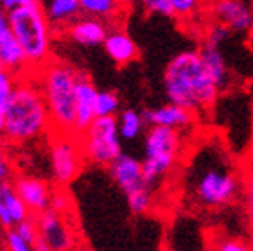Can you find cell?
<instances>
[{
    "mask_svg": "<svg viewBox=\"0 0 253 251\" xmlns=\"http://www.w3.org/2000/svg\"><path fill=\"white\" fill-rule=\"evenodd\" d=\"M183 198L198 210H221L243 194V176L221 138L210 135L194 145L183 162Z\"/></svg>",
    "mask_w": 253,
    "mask_h": 251,
    "instance_id": "cell-1",
    "label": "cell"
},
{
    "mask_svg": "<svg viewBox=\"0 0 253 251\" xmlns=\"http://www.w3.org/2000/svg\"><path fill=\"white\" fill-rule=\"evenodd\" d=\"M162 83L167 102L187 108L192 113L210 110L221 95V88L210 78L198 48L181 50L170 58Z\"/></svg>",
    "mask_w": 253,
    "mask_h": 251,
    "instance_id": "cell-2",
    "label": "cell"
},
{
    "mask_svg": "<svg viewBox=\"0 0 253 251\" xmlns=\"http://www.w3.org/2000/svg\"><path fill=\"white\" fill-rule=\"evenodd\" d=\"M50 133V115L34 72L16 78L5 106L2 136L11 144H27Z\"/></svg>",
    "mask_w": 253,
    "mask_h": 251,
    "instance_id": "cell-3",
    "label": "cell"
},
{
    "mask_svg": "<svg viewBox=\"0 0 253 251\" xmlns=\"http://www.w3.org/2000/svg\"><path fill=\"white\" fill-rule=\"evenodd\" d=\"M79 70L63 59L52 58L36 70L43 101L50 115L52 133L74 135L76 124V81Z\"/></svg>",
    "mask_w": 253,
    "mask_h": 251,
    "instance_id": "cell-4",
    "label": "cell"
},
{
    "mask_svg": "<svg viewBox=\"0 0 253 251\" xmlns=\"http://www.w3.org/2000/svg\"><path fill=\"white\" fill-rule=\"evenodd\" d=\"M9 13L13 36L24 50L31 72H36L52 59L54 29L50 25L45 7L40 0L27 5H20Z\"/></svg>",
    "mask_w": 253,
    "mask_h": 251,
    "instance_id": "cell-5",
    "label": "cell"
},
{
    "mask_svg": "<svg viewBox=\"0 0 253 251\" xmlns=\"http://www.w3.org/2000/svg\"><path fill=\"white\" fill-rule=\"evenodd\" d=\"M183 155L185 142L180 129L147 126L144 133V158L140 162L144 179L153 192L174 172Z\"/></svg>",
    "mask_w": 253,
    "mask_h": 251,
    "instance_id": "cell-6",
    "label": "cell"
},
{
    "mask_svg": "<svg viewBox=\"0 0 253 251\" xmlns=\"http://www.w3.org/2000/svg\"><path fill=\"white\" fill-rule=\"evenodd\" d=\"M108 170L115 185L126 196L127 207L133 213L142 215L151 210L155 205V192L144 179L140 160L122 153L117 160H113V164L108 165Z\"/></svg>",
    "mask_w": 253,
    "mask_h": 251,
    "instance_id": "cell-7",
    "label": "cell"
},
{
    "mask_svg": "<svg viewBox=\"0 0 253 251\" xmlns=\"http://www.w3.org/2000/svg\"><path fill=\"white\" fill-rule=\"evenodd\" d=\"M79 140L84 160L93 165L108 167L122 155L117 117H95V121L79 136Z\"/></svg>",
    "mask_w": 253,
    "mask_h": 251,
    "instance_id": "cell-8",
    "label": "cell"
},
{
    "mask_svg": "<svg viewBox=\"0 0 253 251\" xmlns=\"http://www.w3.org/2000/svg\"><path fill=\"white\" fill-rule=\"evenodd\" d=\"M49 160L56 187L67 188L81 174L84 165V155L79 136L50 133Z\"/></svg>",
    "mask_w": 253,
    "mask_h": 251,
    "instance_id": "cell-9",
    "label": "cell"
},
{
    "mask_svg": "<svg viewBox=\"0 0 253 251\" xmlns=\"http://www.w3.org/2000/svg\"><path fill=\"white\" fill-rule=\"evenodd\" d=\"M205 15L232 34L248 36L253 31V0H207Z\"/></svg>",
    "mask_w": 253,
    "mask_h": 251,
    "instance_id": "cell-10",
    "label": "cell"
},
{
    "mask_svg": "<svg viewBox=\"0 0 253 251\" xmlns=\"http://www.w3.org/2000/svg\"><path fill=\"white\" fill-rule=\"evenodd\" d=\"M36 226H38L40 241L50 251H72L74 250V235L70 230L67 217L63 213L56 212L52 208H47L45 212L34 215Z\"/></svg>",
    "mask_w": 253,
    "mask_h": 251,
    "instance_id": "cell-11",
    "label": "cell"
},
{
    "mask_svg": "<svg viewBox=\"0 0 253 251\" xmlns=\"http://www.w3.org/2000/svg\"><path fill=\"white\" fill-rule=\"evenodd\" d=\"M99 90L93 81L88 78V74H78L76 81V124H74V135L81 136L88 129V126L95 121V99Z\"/></svg>",
    "mask_w": 253,
    "mask_h": 251,
    "instance_id": "cell-12",
    "label": "cell"
},
{
    "mask_svg": "<svg viewBox=\"0 0 253 251\" xmlns=\"http://www.w3.org/2000/svg\"><path fill=\"white\" fill-rule=\"evenodd\" d=\"M142 117L146 121V126H160V127H170V129L180 131L190 127L196 122V113L189 111L187 108L178 106V104H172V102L147 108L142 111Z\"/></svg>",
    "mask_w": 253,
    "mask_h": 251,
    "instance_id": "cell-13",
    "label": "cell"
},
{
    "mask_svg": "<svg viewBox=\"0 0 253 251\" xmlns=\"http://www.w3.org/2000/svg\"><path fill=\"white\" fill-rule=\"evenodd\" d=\"M13 187L25 203V207L29 208L31 215H38L50 207L52 188L43 179L33 178V176H20L15 179Z\"/></svg>",
    "mask_w": 253,
    "mask_h": 251,
    "instance_id": "cell-14",
    "label": "cell"
},
{
    "mask_svg": "<svg viewBox=\"0 0 253 251\" xmlns=\"http://www.w3.org/2000/svg\"><path fill=\"white\" fill-rule=\"evenodd\" d=\"M108 31H110V24H106L104 20L81 15L63 33L72 43L79 47H97V45H102Z\"/></svg>",
    "mask_w": 253,
    "mask_h": 251,
    "instance_id": "cell-15",
    "label": "cell"
},
{
    "mask_svg": "<svg viewBox=\"0 0 253 251\" xmlns=\"http://www.w3.org/2000/svg\"><path fill=\"white\" fill-rule=\"evenodd\" d=\"M102 48L108 54V58L119 67L129 65V63L136 61L140 56L136 42L131 38V34L122 27H110L106 38L102 42Z\"/></svg>",
    "mask_w": 253,
    "mask_h": 251,
    "instance_id": "cell-16",
    "label": "cell"
},
{
    "mask_svg": "<svg viewBox=\"0 0 253 251\" xmlns=\"http://www.w3.org/2000/svg\"><path fill=\"white\" fill-rule=\"evenodd\" d=\"M198 50H200L201 61H203L205 68L209 70L210 78L214 79L215 84L221 88V92H224L230 83V70L221 47H215V45L210 43H201V47Z\"/></svg>",
    "mask_w": 253,
    "mask_h": 251,
    "instance_id": "cell-17",
    "label": "cell"
},
{
    "mask_svg": "<svg viewBox=\"0 0 253 251\" xmlns=\"http://www.w3.org/2000/svg\"><path fill=\"white\" fill-rule=\"evenodd\" d=\"M45 13L54 31H65L74 20L81 16V5L79 0H50Z\"/></svg>",
    "mask_w": 253,
    "mask_h": 251,
    "instance_id": "cell-18",
    "label": "cell"
},
{
    "mask_svg": "<svg viewBox=\"0 0 253 251\" xmlns=\"http://www.w3.org/2000/svg\"><path fill=\"white\" fill-rule=\"evenodd\" d=\"M79 5L81 15L104 20L106 24H113L119 16L126 13L117 0H79Z\"/></svg>",
    "mask_w": 253,
    "mask_h": 251,
    "instance_id": "cell-19",
    "label": "cell"
},
{
    "mask_svg": "<svg viewBox=\"0 0 253 251\" xmlns=\"http://www.w3.org/2000/svg\"><path fill=\"white\" fill-rule=\"evenodd\" d=\"M119 122V133H121L122 140L133 142L144 133L146 129V121L142 117L140 111L133 110V108H126L122 110L117 117Z\"/></svg>",
    "mask_w": 253,
    "mask_h": 251,
    "instance_id": "cell-20",
    "label": "cell"
},
{
    "mask_svg": "<svg viewBox=\"0 0 253 251\" xmlns=\"http://www.w3.org/2000/svg\"><path fill=\"white\" fill-rule=\"evenodd\" d=\"M2 203L5 205V208L9 210L11 217H13V222L18 224L24 219L31 217L29 208L25 207V203L22 201L18 194H16L15 187L9 183H2Z\"/></svg>",
    "mask_w": 253,
    "mask_h": 251,
    "instance_id": "cell-21",
    "label": "cell"
},
{
    "mask_svg": "<svg viewBox=\"0 0 253 251\" xmlns=\"http://www.w3.org/2000/svg\"><path fill=\"white\" fill-rule=\"evenodd\" d=\"M170 5H172V15H174V18L181 20V22H187V20L196 18L201 11L205 13L207 0H170Z\"/></svg>",
    "mask_w": 253,
    "mask_h": 251,
    "instance_id": "cell-22",
    "label": "cell"
},
{
    "mask_svg": "<svg viewBox=\"0 0 253 251\" xmlns=\"http://www.w3.org/2000/svg\"><path fill=\"white\" fill-rule=\"evenodd\" d=\"M121 111V97L115 92L102 90L95 99V115L97 117H117Z\"/></svg>",
    "mask_w": 253,
    "mask_h": 251,
    "instance_id": "cell-23",
    "label": "cell"
},
{
    "mask_svg": "<svg viewBox=\"0 0 253 251\" xmlns=\"http://www.w3.org/2000/svg\"><path fill=\"white\" fill-rule=\"evenodd\" d=\"M210 251H253V242L239 239V237L221 235L212 239Z\"/></svg>",
    "mask_w": 253,
    "mask_h": 251,
    "instance_id": "cell-24",
    "label": "cell"
},
{
    "mask_svg": "<svg viewBox=\"0 0 253 251\" xmlns=\"http://www.w3.org/2000/svg\"><path fill=\"white\" fill-rule=\"evenodd\" d=\"M243 207H244V215H246V222H248V232L252 235L253 242V170L248 172L243 178Z\"/></svg>",
    "mask_w": 253,
    "mask_h": 251,
    "instance_id": "cell-25",
    "label": "cell"
},
{
    "mask_svg": "<svg viewBox=\"0 0 253 251\" xmlns=\"http://www.w3.org/2000/svg\"><path fill=\"white\" fill-rule=\"evenodd\" d=\"M15 81L16 78L11 72H7V70L0 72V135H2V129H4L5 106H7V101H9L13 88H15Z\"/></svg>",
    "mask_w": 253,
    "mask_h": 251,
    "instance_id": "cell-26",
    "label": "cell"
},
{
    "mask_svg": "<svg viewBox=\"0 0 253 251\" xmlns=\"http://www.w3.org/2000/svg\"><path fill=\"white\" fill-rule=\"evenodd\" d=\"M232 36L226 27L219 22H214V20H209V24L205 27L203 33V43L215 45V47H223V43Z\"/></svg>",
    "mask_w": 253,
    "mask_h": 251,
    "instance_id": "cell-27",
    "label": "cell"
},
{
    "mask_svg": "<svg viewBox=\"0 0 253 251\" xmlns=\"http://www.w3.org/2000/svg\"><path fill=\"white\" fill-rule=\"evenodd\" d=\"M13 230H15V232L18 233L25 242H27V244H31V246H34L36 241L40 239L38 226H36V219H34L33 215L27 217V219H24V221L18 222V224H15Z\"/></svg>",
    "mask_w": 253,
    "mask_h": 251,
    "instance_id": "cell-28",
    "label": "cell"
},
{
    "mask_svg": "<svg viewBox=\"0 0 253 251\" xmlns=\"http://www.w3.org/2000/svg\"><path fill=\"white\" fill-rule=\"evenodd\" d=\"M140 5L147 15H158V16H164V18H174L170 0H140Z\"/></svg>",
    "mask_w": 253,
    "mask_h": 251,
    "instance_id": "cell-29",
    "label": "cell"
},
{
    "mask_svg": "<svg viewBox=\"0 0 253 251\" xmlns=\"http://www.w3.org/2000/svg\"><path fill=\"white\" fill-rule=\"evenodd\" d=\"M52 210H56V212L63 213V215H67L68 213V208H70V196H68L67 188L63 187H58L52 190V198H50V207Z\"/></svg>",
    "mask_w": 253,
    "mask_h": 251,
    "instance_id": "cell-30",
    "label": "cell"
},
{
    "mask_svg": "<svg viewBox=\"0 0 253 251\" xmlns=\"http://www.w3.org/2000/svg\"><path fill=\"white\" fill-rule=\"evenodd\" d=\"M5 242H7L9 251H33V248H34V246H31V244H27V242H25L24 239H22V237L13 230V228L7 230Z\"/></svg>",
    "mask_w": 253,
    "mask_h": 251,
    "instance_id": "cell-31",
    "label": "cell"
},
{
    "mask_svg": "<svg viewBox=\"0 0 253 251\" xmlns=\"http://www.w3.org/2000/svg\"><path fill=\"white\" fill-rule=\"evenodd\" d=\"M11 38H13V31H11L9 24V13L0 5V45L5 43Z\"/></svg>",
    "mask_w": 253,
    "mask_h": 251,
    "instance_id": "cell-32",
    "label": "cell"
},
{
    "mask_svg": "<svg viewBox=\"0 0 253 251\" xmlns=\"http://www.w3.org/2000/svg\"><path fill=\"white\" fill-rule=\"evenodd\" d=\"M0 226L5 228V230H11V228L15 226V222H13V217H11L9 210H7L5 205L2 203V199H0Z\"/></svg>",
    "mask_w": 253,
    "mask_h": 251,
    "instance_id": "cell-33",
    "label": "cell"
},
{
    "mask_svg": "<svg viewBox=\"0 0 253 251\" xmlns=\"http://www.w3.org/2000/svg\"><path fill=\"white\" fill-rule=\"evenodd\" d=\"M11 176V167L7 164V158H5L4 151L0 149V183H7V179Z\"/></svg>",
    "mask_w": 253,
    "mask_h": 251,
    "instance_id": "cell-34",
    "label": "cell"
},
{
    "mask_svg": "<svg viewBox=\"0 0 253 251\" xmlns=\"http://www.w3.org/2000/svg\"><path fill=\"white\" fill-rule=\"evenodd\" d=\"M36 0H0V5L4 7V9L11 11L15 9V7H20V5H27V4H33Z\"/></svg>",
    "mask_w": 253,
    "mask_h": 251,
    "instance_id": "cell-35",
    "label": "cell"
},
{
    "mask_svg": "<svg viewBox=\"0 0 253 251\" xmlns=\"http://www.w3.org/2000/svg\"><path fill=\"white\" fill-rule=\"evenodd\" d=\"M119 4H121V7L124 11H127L129 7H133V5H136V4H140V0H117Z\"/></svg>",
    "mask_w": 253,
    "mask_h": 251,
    "instance_id": "cell-36",
    "label": "cell"
},
{
    "mask_svg": "<svg viewBox=\"0 0 253 251\" xmlns=\"http://www.w3.org/2000/svg\"><path fill=\"white\" fill-rule=\"evenodd\" d=\"M34 251H50V250L38 239V241H36V244H34Z\"/></svg>",
    "mask_w": 253,
    "mask_h": 251,
    "instance_id": "cell-37",
    "label": "cell"
},
{
    "mask_svg": "<svg viewBox=\"0 0 253 251\" xmlns=\"http://www.w3.org/2000/svg\"><path fill=\"white\" fill-rule=\"evenodd\" d=\"M5 67H4V61H2V56H0V72H4Z\"/></svg>",
    "mask_w": 253,
    "mask_h": 251,
    "instance_id": "cell-38",
    "label": "cell"
},
{
    "mask_svg": "<svg viewBox=\"0 0 253 251\" xmlns=\"http://www.w3.org/2000/svg\"><path fill=\"white\" fill-rule=\"evenodd\" d=\"M248 36H250V45H252V48H253V31L248 34Z\"/></svg>",
    "mask_w": 253,
    "mask_h": 251,
    "instance_id": "cell-39",
    "label": "cell"
},
{
    "mask_svg": "<svg viewBox=\"0 0 253 251\" xmlns=\"http://www.w3.org/2000/svg\"><path fill=\"white\" fill-rule=\"evenodd\" d=\"M164 251H180V250H176V248H166Z\"/></svg>",
    "mask_w": 253,
    "mask_h": 251,
    "instance_id": "cell-40",
    "label": "cell"
},
{
    "mask_svg": "<svg viewBox=\"0 0 253 251\" xmlns=\"http://www.w3.org/2000/svg\"><path fill=\"white\" fill-rule=\"evenodd\" d=\"M0 199H2V183H0Z\"/></svg>",
    "mask_w": 253,
    "mask_h": 251,
    "instance_id": "cell-41",
    "label": "cell"
}]
</instances>
